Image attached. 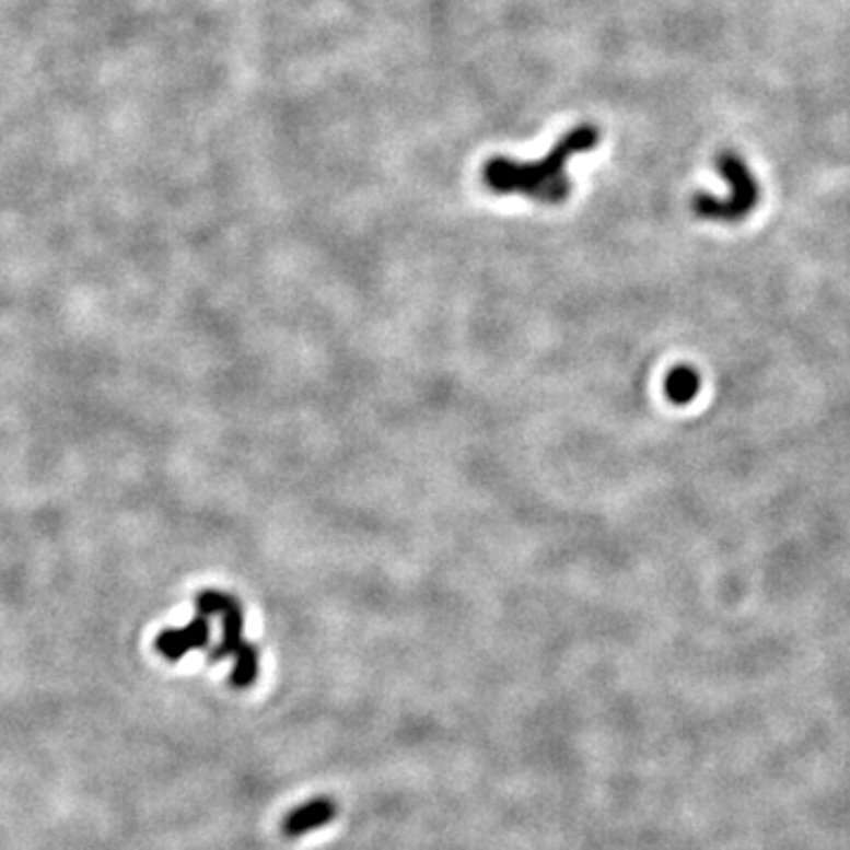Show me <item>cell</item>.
<instances>
[{
    "mask_svg": "<svg viewBox=\"0 0 850 850\" xmlns=\"http://www.w3.org/2000/svg\"><path fill=\"white\" fill-rule=\"evenodd\" d=\"M197 609L203 617L222 619V638L216 648L208 650V660L213 664L234 657L230 685L236 690H246L258 678V652L244 638V609L234 595L220 591H203L197 595Z\"/></svg>",
    "mask_w": 850,
    "mask_h": 850,
    "instance_id": "obj_2",
    "label": "cell"
},
{
    "mask_svg": "<svg viewBox=\"0 0 850 850\" xmlns=\"http://www.w3.org/2000/svg\"><path fill=\"white\" fill-rule=\"evenodd\" d=\"M601 130L595 126H577L560 138L542 161L520 163L505 156H494L485 163L482 181L494 194H522L539 203L558 206L570 199L572 183L567 177V163L577 154L595 149Z\"/></svg>",
    "mask_w": 850,
    "mask_h": 850,
    "instance_id": "obj_1",
    "label": "cell"
},
{
    "mask_svg": "<svg viewBox=\"0 0 850 850\" xmlns=\"http://www.w3.org/2000/svg\"><path fill=\"white\" fill-rule=\"evenodd\" d=\"M715 168L723 175V181L730 187V197L719 199L713 194H697L692 199V213L705 220L715 222H740L747 218L760 201V185L758 177L752 173V168L744 163V159L735 152L719 154L715 159Z\"/></svg>",
    "mask_w": 850,
    "mask_h": 850,
    "instance_id": "obj_3",
    "label": "cell"
},
{
    "mask_svg": "<svg viewBox=\"0 0 850 850\" xmlns=\"http://www.w3.org/2000/svg\"><path fill=\"white\" fill-rule=\"evenodd\" d=\"M338 815V805L334 799H312L307 803L295 805V808L281 819V834L287 839H301L305 834L331 825Z\"/></svg>",
    "mask_w": 850,
    "mask_h": 850,
    "instance_id": "obj_5",
    "label": "cell"
},
{
    "mask_svg": "<svg viewBox=\"0 0 850 850\" xmlns=\"http://www.w3.org/2000/svg\"><path fill=\"white\" fill-rule=\"evenodd\" d=\"M208 643H211V624H208V617L199 615L197 619H191L187 626H183V629L161 631L156 638V652L163 660L177 662L183 660L187 652L208 650Z\"/></svg>",
    "mask_w": 850,
    "mask_h": 850,
    "instance_id": "obj_4",
    "label": "cell"
},
{
    "mask_svg": "<svg viewBox=\"0 0 850 850\" xmlns=\"http://www.w3.org/2000/svg\"><path fill=\"white\" fill-rule=\"evenodd\" d=\"M699 387H702V379H699L697 371L690 366L671 369L664 383L666 397L674 401V405H690L699 393Z\"/></svg>",
    "mask_w": 850,
    "mask_h": 850,
    "instance_id": "obj_6",
    "label": "cell"
}]
</instances>
